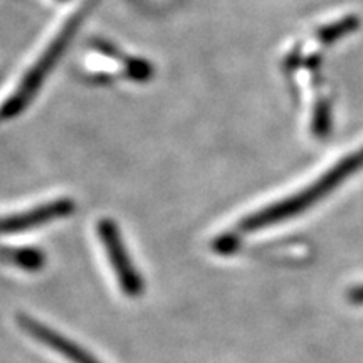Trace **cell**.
Wrapping results in <instances>:
<instances>
[{
	"instance_id": "cell-6",
	"label": "cell",
	"mask_w": 363,
	"mask_h": 363,
	"mask_svg": "<svg viewBox=\"0 0 363 363\" xmlns=\"http://www.w3.org/2000/svg\"><path fill=\"white\" fill-rule=\"evenodd\" d=\"M0 261L29 272H38L45 266L44 252L33 247H0Z\"/></svg>"
},
{
	"instance_id": "cell-3",
	"label": "cell",
	"mask_w": 363,
	"mask_h": 363,
	"mask_svg": "<svg viewBox=\"0 0 363 363\" xmlns=\"http://www.w3.org/2000/svg\"><path fill=\"white\" fill-rule=\"evenodd\" d=\"M98 235L121 291L128 298L142 296L145 291V281L126 251L118 225L110 219H101L98 222Z\"/></svg>"
},
{
	"instance_id": "cell-1",
	"label": "cell",
	"mask_w": 363,
	"mask_h": 363,
	"mask_svg": "<svg viewBox=\"0 0 363 363\" xmlns=\"http://www.w3.org/2000/svg\"><path fill=\"white\" fill-rule=\"evenodd\" d=\"M363 167V148L358 152L352 153V155L345 157L342 162L333 165L328 172H325L320 179H316L311 185H308L301 190V192L291 195V197L279 201L272 206H267L261 211L254 212V214L247 216L246 219L240 220L238 224V230L235 233L240 235L257 233V230L264 229L267 225L279 224L288 219H293L305 212L306 208L315 206L318 201L325 199L326 195L333 192L340 184H343L352 174H355L358 169Z\"/></svg>"
},
{
	"instance_id": "cell-2",
	"label": "cell",
	"mask_w": 363,
	"mask_h": 363,
	"mask_svg": "<svg viewBox=\"0 0 363 363\" xmlns=\"http://www.w3.org/2000/svg\"><path fill=\"white\" fill-rule=\"evenodd\" d=\"M78 21L79 19L76 17V19H72L69 24L62 29V33L57 35V39L54 40L51 45H49V49L44 52V56L35 62L33 69L27 72V76L22 79V83L17 86L16 93H13L12 96L4 103V106L0 108V118L7 120V118L17 116L22 110H24L27 104L30 103V99L35 96V93H38L39 86L43 84V81L45 76H48V72L51 71L54 62H56L57 57L61 56L62 49L66 48L67 43H69L71 35L74 34Z\"/></svg>"
},
{
	"instance_id": "cell-8",
	"label": "cell",
	"mask_w": 363,
	"mask_h": 363,
	"mask_svg": "<svg viewBox=\"0 0 363 363\" xmlns=\"http://www.w3.org/2000/svg\"><path fill=\"white\" fill-rule=\"evenodd\" d=\"M348 301L353 303V305H363V284L355 286L348 291Z\"/></svg>"
},
{
	"instance_id": "cell-4",
	"label": "cell",
	"mask_w": 363,
	"mask_h": 363,
	"mask_svg": "<svg viewBox=\"0 0 363 363\" xmlns=\"http://www.w3.org/2000/svg\"><path fill=\"white\" fill-rule=\"evenodd\" d=\"M17 323L26 333H29L35 342L45 345V347L51 348L52 352L59 353L61 357H65L66 360L71 363H101L96 357L91 355L86 348L79 347L78 343L71 342L69 338H66L65 335H61L59 331L49 328L40 321L34 320L29 315H19L17 318Z\"/></svg>"
},
{
	"instance_id": "cell-5",
	"label": "cell",
	"mask_w": 363,
	"mask_h": 363,
	"mask_svg": "<svg viewBox=\"0 0 363 363\" xmlns=\"http://www.w3.org/2000/svg\"><path fill=\"white\" fill-rule=\"evenodd\" d=\"M74 207V202L71 199H59V201L38 206L30 211L21 212V214L4 217V219H0V235L21 234L38 225L48 224V222L65 219V217L72 214Z\"/></svg>"
},
{
	"instance_id": "cell-7",
	"label": "cell",
	"mask_w": 363,
	"mask_h": 363,
	"mask_svg": "<svg viewBox=\"0 0 363 363\" xmlns=\"http://www.w3.org/2000/svg\"><path fill=\"white\" fill-rule=\"evenodd\" d=\"M239 244H240V234L227 233L214 240L212 249H214L217 254H222V256H230V254L238 251Z\"/></svg>"
}]
</instances>
